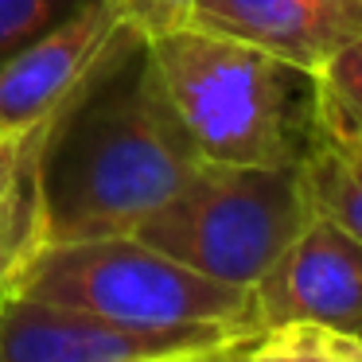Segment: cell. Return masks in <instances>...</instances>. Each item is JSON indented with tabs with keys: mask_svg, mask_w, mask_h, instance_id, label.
<instances>
[{
	"mask_svg": "<svg viewBox=\"0 0 362 362\" xmlns=\"http://www.w3.org/2000/svg\"><path fill=\"white\" fill-rule=\"evenodd\" d=\"M203 164L144 35L121 28L40 144L43 250L136 234Z\"/></svg>",
	"mask_w": 362,
	"mask_h": 362,
	"instance_id": "1",
	"label": "cell"
},
{
	"mask_svg": "<svg viewBox=\"0 0 362 362\" xmlns=\"http://www.w3.org/2000/svg\"><path fill=\"white\" fill-rule=\"evenodd\" d=\"M148 43L206 164L292 168L304 160L320 102L315 71L191 24Z\"/></svg>",
	"mask_w": 362,
	"mask_h": 362,
	"instance_id": "2",
	"label": "cell"
},
{
	"mask_svg": "<svg viewBox=\"0 0 362 362\" xmlns=\"http://www.w3.org/2000/svg\"><path fill=\"white\" fill-rule=\"evenodd\" d=\"M308 222L312 206L296 164L245 168L203 160L136 238L211 281L253 288Z\"/></svg>",
	"mask_w": 362,
	"mask_h": 362,
	"instance_id": "3",
	"label": "cell"
},
{
	"mask_svg": "<svg viewBox=\"0 0 362 362\" xmlns=\"http://www.w3.org/2000/svg\"><path fill=\"white\" fill-rule=\"evenodd\" d=\"M16 292L102 315L129 327L253 323L250 288L211 281L136 234L47 245L35 253ZM261 331V327H257Z\"/></svg>",
	"mask_w": 362,
	"mask_h": 362,
	"instance_id": "4",
	"label": "cell"
},
{
	"mask_svg": "<svg viewBox=\"0 0 362 362\" xmlns=\"http://www.w3.org/2000/svg\"><path fill=\"white\" fill-rule=\"evenodd\" d=\"M257 335L253 323L129 327L24 292L0 296V362H175Z\"/></svg>",
	"mask_w": 362,
	"mask_h": 362,
	"instance_id": "5",
	"label": "cell"
},
{
	"mask_svg": "<svg viewBox=\"0 0 362 362\" xmlns=\"http://www.w3.org/2000/svg\"><path fill=\"white\" fill-rule=\"evenodd\" d=\"M261 331L315 323L362 327V242L327 218H312L250 288Z\"/></svg>",
	"mask_w": 362,
	"mask_h": 362,
	"instance_id": "6",
	"label": "cell"
},
{
	"mask_svg": "<svg viewBox=\"0 0 362 362\" xmlns=\"http://www.w3.org/2000/svg\"><path fill=\"white\" fill-rule=\"evenodd\" d=\"M121 28L125 24H117L105 0H90L86 8L43 32L12 59H4L0 63V144L51 125L63 113V105L90 82Z\"/></svg>",
	"mask_w": 362,
	"mask_h": 362,
	"instance_id": "7",
	"label": "cell"
},
{
	"mask_svg": "<svg viewBox=\"0 0 362 362\" xmlns=\"http://www.w3.org/2000/svg\"><path fill=\"white\" fill-rule=\"evenodd\" d=\"M191 28L315 71L362 35V0H199Z\"/></svg>",
	"mask_w": 362,
	"mask_h": 362,
	"instance_id": "8",
	"label": "cell"
},
{
	"mask_svg": "<svg viewBox=\"0 0 362 362\" xmlns=\"http://www.w3.org/2000/svg\"><path fill=\"white\" fill-rule=\"evenodd\" d=\"M312 218H327L362 242V125L320 86L315 125L300 160Z\"/></svg>",
	"mask_w": 362,
	"mask_h": 362,
	"instance_id": "9",
	"label": "cell"
},
{
	"mask_svg": "<svg viewBox=\"0 0 362 362\" xmlns=\"http://www.w3.org/2000/svg\"><path fill=\"white\" fill-rule=\"evenodd\" d=\"M47 125L32 136L0 144V296L16 292L20 276L43 250L40 222V144Z\"/></svg>",
	"mask_w": 362,
	"mask_h": 362,
	"instance_id": "10",
	"label": "cell"
},
{
	"mask_svg": "<svg viewBox=\"0 0 362 362\" xmlns=\"http://www.w3.org/2000/svg\"><path fill=\"white\" fill-rule=\"evenodd\" d=\"M86 4L90 0H0V63Z\"/></svg>",
	"mask_w": 362,
	"mask_h": 362,
	"instance_id": "11",
	"label": "cell"
},
{
	"mask_svg": "<svg viewBox=\"0 0 362 362\" xmlns=\"http://www.w3.org/2000/svg\"><path fill=\"white\" fill-rule=\"evenodd\" d=\"M105 4L129 32L144 35V40H160V35L191 24L199 0H105Z\"/></svg>",
	"mask_w": 362,
	"mask_h": 362,
	"instance_id": "12",
	"label": "cell"
},
{
	"mask_svg": "<svg viewBox=\"0 0 362 362\" xmlns=\"http://www.w3.org/2000/svg\"><path fill=\"white\" fill-rule=\"evenodd\" d=\"M320 86L362 125V35L335 51L320 66Z\"/></svg>",
	"mask_w": 362,
	"mask_h": 362,
	"instance_id": "13",
	"label": "cell"
},
{
	"mask_svg": "<svg viewBox=\"0 0 362 362\" xmlns=\"http://www.w3.org/2000/svg\"><path fill=\"white\" fill-rule=\"evenodd\" d=\"M323 362H362V335L346 327H320Z\"/></svg>",
	"mask_w": 362,
	"mask_h": 362,
	"instance_id": "14",
	"label": "cell"
},
{
	"mask_svg": "<svg viewBox=\"0 0 362 362\" xmlns=\"http://www.w3.org/2000/svg\"><path fill=\"white\" fill-rule=\"evenodd\" d=\"M253 343V339H250ZM250 343H238V346H226V351H214V354H195V358H175V362H245V351Z\"/></svg>",
	"mask_w": 362,
	"mask_h": 362,
	"instance_id": "15",
	"label": "cell"
}]
</instances>
